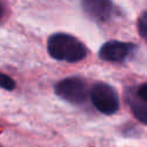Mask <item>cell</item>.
Here are the masks:
<instances>
[{
	"instance_id": "ba28073f",
	"label": "cell",
	"mask_w": 147,
	"mask_h": 147,
	"mask_svg": "<svg viewBox=\"0 0 147 147\" xmlns=\"http://www.w3.org/2000/svg\"><path fill=\"white\" fill-rule=\"evenodd\" d=\"M0 87L5 88L7 91H11L15 87V83H14V80L9 76L0 72Z\"/></svg>"
},
{
	"instance_id": "7a4b0ae2",
	"label": "cell",
	"mask_w": 147,
	"mask_h": 147,
	"mask_svg": "<svg viewBox=\"0 0 147 147\" xmlns=\"http://www.w3.org/2000/svg\"><path fill=\"white\" fill-rule=\"evenodd\" d=\"M91 100L94 107L106 115H113L119 108V100L116 91L105 83H96L93 85L91 90Z\"/></svg>"
},
{
	"instance_id": "8992f818",
	"label": "cell",
	"mask_w": 147,
	"mask_h": 147,
	"mask_svg": "<svg viewBox=\"0 0 147 147\" xmlns=\"http://www.w3.org/2000/svg\"><path fill=\"white\" fill-rule=\"evenodd\" d=\"M132 113L137 119H139L141 123L147 125V101L141 100L139 98V101H134L131 105Z\"/></svg>"
},
{
	"instance_id": "5b68a950",
	"label": "cell",
	"mask_w": 147,
	"mask_h": 147,
	"mask_svg": "<svg viewBox=\"0 0 147 147\" xmlns=\"http://www.w3.org/2000/svg\"><path fill=\"white\" fill-rule=\"evenodd\" d=\"M84 11L96 22H106L113 15V3L110 0H82Z\"/></svg>"
},
{
	"instance_id": "6da1fadb",
	"label": "cell",
	"mask_w": 147,
	"mask_h": 147,
	"mask_svg": "<svg viewBox=\"0 0 147 147\" xmlns=\"http://www.w3.org/2000/svg\"><path fill=\"white\" fill-rule=\"evenodd\" d=\"M47 52L53 59L69 63L78 62L87 54L85 45L68 33L52 34L47 40Z\"/></svg>"
},
{
	"instance_id": "277c9868",
	"label": "cell",
	"mask_w": 147,
	"mask_h": 147,
	"mask_svg": "<svg viewBox=\"0 0 147 147\" xmlns=\"http://www.w3.org/2000/svg\"><path fill=\"white\" fill-rule=\"evenodd\" d=\"M136 48L137 46L131 42L110 40L101 46L99 51V56L103 61L108 62H123L130 54L133 53Z\"/></svg>"
},
{
	"instance_id": "9c48e42d",
	"label": "cell",
	"mask_w": 147,
	"mask_h": 147,
	"mask_svg": "<svg viewBox=\"0 0 147 147\" xmlns=\"http://www.w3.org/2000/svg\"><path fill=\"white\" fill-rule=\"evenodd\" d=\"M137 94H138V98H140L141 100L147 101V83L139 86V88L137 91Z\"/></svg>"
},
{
	"instance_id": "52a82bcc",
	"label": "cell",
	"mask_w": 147,
	"mask_h": 147,
	"mask_svg": "<svg viewBox=\"0 0 147 147\" xmlns=\"http://www.w3.org/2000/svg\"><path fill=\"white\" fill-rule=\"evenodd\" d=\"M138 32L140 37L147 41V10L144 11L138 20Z\"/></svg>"
},
{
	"instance_id": "30bf717a",
	"label": "cell",
	"mask_w": 147,
	"mask_h": 147,
	"mask_svg": "<svg viewBox=\"0 0 147 147\" xmlns=\"http://www.w3.org/2000/svg\"><path fill=\"white\" fill-rule=\"evenodd\" d=\"M3 14H5V6H3V2L0 0V20L2 18Z\"/></svg>"
},
{
	"instance_id": "3957f363",
	"label": "cell",
	"mask_w": 147,
	"mask_h": 147,
	"mask_svg": "<svg viewBox=\"0 0 147 147\" xmlns=\"http://www.w3.org/2000/svg\"><path fill=\"white\" fill-rule=\"evenodd\" d=\"M55 93L61 99L70 103H83L87 98V87L83 79L78 77H69L60 80L55 87Z\"/></svg>"
}]
</instances>
